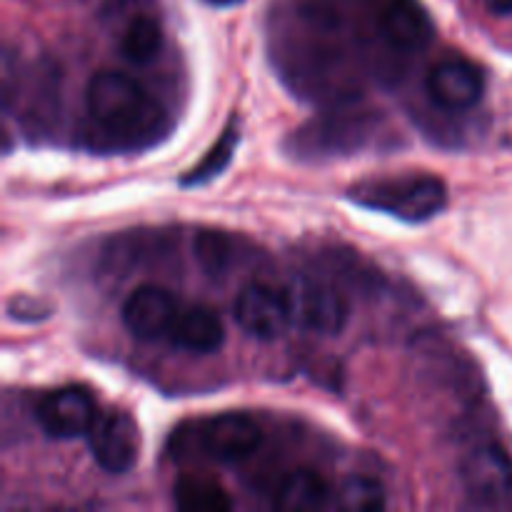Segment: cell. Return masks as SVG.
<instances>
[{"label":"cell","instance_id":"obj_6","mask_svg":"<svg viewBox=\"0 0 512 512\" xmlns=\"http://www.w3.org/2000/svg\"><path fill=\"white\" fill-rule=\"evenodd\" d=\"M293 298L275 285L248 283L235 298V323L258 340H278L293 320Z\"/></svg>","mask_w":512,"mask_h":512},{"label":"cell","instance_id":"obj_21","mask_svg":"<svg viewBox=\"0 0 512 512\" xmlns=\"http://www.w3.org/2000/svg\"><path fill=\"white\" fill-rule=\"evenodd\" d=\"M490 13L500 15V18H510V15H512V0H490Z\"/></svg>","mask_w":512,"mask_h":512},{"label":"cell","instance_id":"obj_2","mask_svg":"<svg viewBox=\"0 0 512 512\" xmlns=\"http://www.w3.org/2000/svg\"><path fill=\"white\" fill-rule=\"evenodd\" d=\"M90 123L113 148H143L155 143L163 130L165 110L145 85L120 70H103L85 88Z\"/></svg>","mask_w":512,"mask_h":512},{"label":"cell","instance_id":"obj_22","mask_svg":"<svg viewBox=\"0 0 512 512\" xmlns=\"http://www.w3.org/2000/svg\"><path fill=\"white\" fill-rule=\"evenodd\" d=\"M205 5H210V8H235V5L245 3V0H203Z\"/></svg>","mask_w":512,"mask_h":512},{"label":"cell","instance_id":"obj_14","mask_svg":"<svg viewBox=\"0 0 512 512\" xmlns=\"http://www.w3.org/2000/svg\"><path fill=\"white\" fill-rule=\"evenodd\" d=\"M168 340L173 348L195 355H213L223 348L225 328L220 315L210 305H180L178 318L170 328Z\"/></svg>","mask_w":512,"mask_h":512},{"label":"cell","instance_id":"obj_4","mask_svg":"<svg viewBox=\"0 0 512 512\" xmlns=\"http://www.w3.org/2000/svg\"><path fill=\"white\" fill-rule=\"evenodd\" d=\"M380 120L373 113H330L310 120L308 125L295 130L288 140L290 155L298 160H328L355 155L368 148L370 140L378 135Z\"/></svg>","mask_w":512,"mask_h":512},{"label":"cell","instance_id":"obj_11","mask_svg":"<svg viewBox=\"0 0 512 512\" xmlns=\"http://www.w3.org/2000/svg\"><path fill=\"white\" fill-rule=\"evenodd\" d=\"M293 313L313 333L340 335L350 320V300L328 280H303L293 295Z\"/></svg>","mask_w":512,"mask_h":512},{"label":"cell","instance_id":"obj_1","mask_svg":"<svg viewBox=\"0 0 512 512\" xmlns=\"http://www.w3.org/2000/svg\"><path fill=\"white\" fill-rule=\"evenodd\" d=\"M293 13L308 35L300 40V35L280 38L275 33L273 58L278 60V70L298 80V88L308 98H320V90H333V98H338L340 90H348V85L338 80V75H345L340 70H348V48L340 35L338 13L318 3L298 5Z\"/></svg>","mask_w":512,"mask_h":512},{"label":"cell","instance_id":"obj_9","mask_svg":"<svg viewBox=\"0 0 512 512\" xmlns=\"http://www.w3.org/2000/svg\"><path fill=\"white\" fill-rule=\"evenodd\" d=\"M430 100L450 113H463L483 100L485 75L475 63L465 58H448L433 65L425 80Z\"/></svg>","mask_w":512,"mask_h":512},{"label":"cell","instance_id":"obj_17","mask_svg":"<svg viewBox=\"0 0 512 512\" xmlns=\"http://www.w3.org/2000/svg\"><path fill=\"white\" fill-rule=\"evenodd\" d=\"M238 143L240 130L238 125H235V120H230V123L225 125L223 133H220V138L213 143V148L205 153V158L183 175L180 185H183V188H198V185H208L210 180L223 175L225 168L230 165V160H233Z\"/></svg>","mask_w":512,"mask_h":512},{"label":"cell","instance_id":"obj_3","mask_svg":"<svg viewBox=\"0 0 512 512\" xmlns=\"http://www.w3.org/2000/svg\"><path fill=\"white\" fill-rule=\"evenodd\" d=\"M345 198L360 208L393 215L403 223H428L448 208V185L430 173L368 178L350 185Z\"/></svg>","mask_w":512,"mask_h":512},{"label":"cell","instance_id":"obj_16","mask_svg":"<svg viewBox=\"0 0 512 512\" xmlns=\"http://www.w3.org/2000/svg\"><path fill=\"white\" fill-rule=\"evenodd\" d=\"M160 48H163V28L153 15L138 13L125 23L120 33V53L125 60L145 65L158 58Z\"/></svg>","mask_w":512,"mask_h":512},{"label":"cell","instance_id":"obj_13","mask_svg":"<svg viewBox=\"0 0 512 512\" xmlns=\"http://www.w3.org/2000/svg\"><path fill=\"white\" fill-rule=\"evenodd\" d=\"M465 490L480 503H498L512 490V460L500 445L483 443L460 463Z\"/></svg>","mask_w":512,"mask_h":512},{"label":"cell","instance_id":"obj_12","mask_svg":"<svg viewBox=\"0 0 512 512\" xmlns=\"http://www.w3.org/2000/svg\"><path fill=\"white\" fill-rule=\"evenodd\" d=\"M375 28L395 50H420L435 35L433 18L420 0H378Z\"/></svg>","mask_w":512,"mask_h":512},{"label":"cell","instance_id":"obj_7","mask_svg":"<svg viewBox=\"0 0 512 512\" xmlns=\"http://www.w3.org/2000/svg\"><path fill=\"white\" fill-rule=\"evenodd\" d=\"M90 453L100 470L108 475H125L135 468L140 455V430L133 415L113 410L95 418L88 433Z\"/></svg>","mask_w":512,"mask_h":512},{"label":"cell","instance_id":"obj_15","mask_svg":"<svg viewBox=\"0 0 512 512\" xmlns=\"http://www.w3.org/2000/svg\"><path fill=\"white\" fill-rule=\"evenodd\" d=\"M333 488L313 468H295L275 488V505L283 510H320L330 505Z\"/></svg>","mask_w":512,"mask_h":512},{"label":"cell","instance_id":"obj_19","mask_svg":"<svg viewBox=\"0 0 512 512\" xmlns=\"http://www.w3.org/2000/svg\"><path fill=\"white\" fill-rule=\"evenodd\" d=\"M195 255H198V263L210 278H220L223 273H228L230 263H233V240L223 233H200L195 238Z\"/></svg>","mask_w":512,"mask_h":512},{"label":"cell","instance_id":"obj_10","mask_svg":"<svg viewBox=\"0 0 512 512\" xmlns=\"http://www.w3.org/2000/svg\"><path fill=\"white\" fill-rule=\"evenodd\" d=\"M178 300L163 285L145 283L138 285L123 303L125 330L138 340H160L168 338L175 318H178Z\"/></svg>","mask_w":512,"mask_h":512},{"label":"cell","instance_id":"obj_18","mask_svg":"<svg viewBox=\"0 0 512 512\" xmlns=\"http://www.w3.org/2000/svg\"><path fill=\"white\" fill-rule=\"evenodd\" d=\"M175 505L190 512H220L233 503L220 485L203 478H183L175 485Z\"/></svg>","mask_w":512,"mask_h":512},{"label":"cell","instance_id":"obj_20","mask_svg":"<svg viewBox=\"0 0 512 512\" xmlns=\"http://www.w3.org/2000/svg\"><path fill=\"white\" fill-rule=\"evenodd\" d=\"M338 505L343 510H383L385 508V490L380 483L370 478H353L340 488Z\"/></svg>","mask_w":512,"mask_h":512},{"label":"cell","instance_id":"obj_5","mask_svg":"<svg viewBox=\"0 0 512 512\" xmlns=\"http://www.w3.org/2000/svg\"><path fill=\"white\" fill-rule=\"evenodd\" d=\"M263 443V430L250 415L225 413L198 423L195 450L203 460L218 465H238L253 458Z\"/></svg>","mask_w":512,"mask_h":512},{"label":"cell","instance_id":"obj_8","mask_svg":"<svg viewBox=\"0 0 512 512\" xmlns=\"http://www.w3.org/2000/svg\"><path fill=\"white\" fill-rule=\"evenodd\" d=\"M95 418V400L80 385H65L43 395L35 405V420L40 430L53 440H75L90 433Z\"/></svg>","mask_w":512,"mask_h":512}]
</instances>
